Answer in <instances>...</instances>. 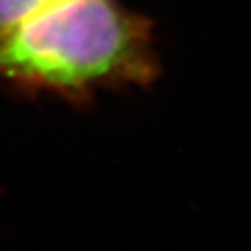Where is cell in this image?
<instances>
[{"label": "cell", "mask_w": 251, "mask_h": 251, "mask_svg": "<svg viewBox=\"0 0 251 251\" xmlns=\"http://www.w3.org/2000/svg\"><path fill=\"white\" fill-rule=\"evenodd\" d=\"M160 75L152 23L119 0H58L0 32V78L88 102Z\"/></svg>", "instance_id": "cell-1"}, {"label": "cell", "mask_w": 251, "mask_h": 251, "mask_svg": "<svg viewBox=\"0 0 251 251\" xmlns=\"http://www.w3.org/2000/svg\"><path fill=\"white\" fill-rule=\"evenodd\" d=\"M54 2L58 0H0V32L15 26L17 23Z\"/></svg>", "instance_id": "cell-2"}]
</instances>
